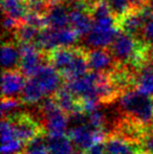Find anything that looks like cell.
<instances>
[{"label": "cell", "mask_w": 153, "mask_h": 154, "mask_svg": "<svg viewBox=\"0 0 153 154\" xmlns=\"http://www.w3.org/2000/svg\"><path fill=\"white\" fill-rule=\"evenodd\" d=\"M70 27L79 35V37L87 36L93 24V18L91 14L86 11L69 10Z\"/></svg>", "instance_id": "16"}, {"label": "cell", "mask_w": 153, "mask_h": 154, "mask_svg": "<svg viewBox=\"0 0 153 154\" xmlns=\"http://www.w3.org/2000/svg\"><path fill=\"white\" fill-rule=\"evenodd\" d=\"M120 29L112 15L93 19V24L85 37V43L91 48H106L112 44Z\"/></svg>", "instance_id": "2"}, {"label": "cell", "mask_w": 153, "mask_h": 154, "mask_svg": "<svg viewBox=\"0 0 153 154\" xmlns=\"http://www.w3.org/2000/svg\"><path fill=\"white\" fill-rule=\"evenodd\" d=\"M25 77L17 69L5 70L2 75V95L3 97H15L22 92L25 86Z\"/></svg>", "instance_id": "14"}, {"label": "cell", "mask_w": 153, "mask_h": 154, "mask_svg": "<svg viewBox=\"0 0 153 154\" xmlns=\"http://www.w3.org/2000/svg\"><path fill=\"white\" fill-rule=\"evenodd\" d=\"M62 1H64V2H67V3L72 4V3H75V2L79 1V0H62Z\"/></svg>", "instance_id": "33"}, {"label": "cell", "mask_w": 153, "mask_h": 154, "mask_svg": "<svg viewBox=\"0 0 153 154\" xmlns=\"http://www.w3.org/2000/svg\"><path fill=\"white\" fill-rule=\"evenodd\" d=\"M54 99L57 102L58 106L61 108L68 116L82 111L81 105L79 100L75 97V94L68 89L67 87H61L57 92L54 94Z\"/></svg>", "instance_id": "17"}, {"label": "cell", "mask_w": 153, "mask_h": 154, "mask_svg": "<svg viewBox=\"0 0 153 154\" xmlns=\"http://www.w3.org/2000/svg\"><path fill=\"white\" fill-rule=\"evenodd\" d=\"M23 154H49L45 136L43 134H40L29 143H27L24 146Z\"/></svg>", "instance_id": "23"}, {"label": "cell", "mask_w": 153, "mask_h": 154, "mask_svg": "<svg viewBox=\"0 0 153 154\" xmlns=\"http://www.w3.org/2000/svg\"><path fill=\"white\" fill-rule=\"evenodd\" d=\"M8 119L12 121L17 137L24 145L44 132L42 126L29 114L16 113L12 116H8Z\"/></svg>", "instance_id": "7"}, {"label": "cell", "mask_w": 153, "mask_h": 154, "mask_svg": "<svg viewBox=\"0 0 153 154\" xmlns=\"http://www.w3.org/2000/svg\"><path fill=\"white\" fill-rule=\"evenodd\" d=\"M39 32L40 31L36 27L31 26L24 22H21L15 31V36H16L17 40L20 42V44H25V43L36 42Z\"/></svg>", "instance_id": "22"}, {"label": "cell", "mask_w": 153, "mask_h": 154, "mask_svg": "<svg viewBox=\"0 0 153 154\" xmlns=\"http://www.w3.org/2000/svg\"><path fill=\"white\" fill-rule=\"evenodd\" d=\"M41 111L44 120V128L47 135H63L68 131L69 116L62 111L54 97L46 99L42 102Z\"/></svg>", "instance_id": "4"}, {"label": "cell", "mask_w": 153, "mask_h": 154, "mask_svg": "<svg viewBox=\"0 0 153 154\" xmlns=\"http://www.w3.org/2000/svg\"><path fill=\"white\" fill-rule=\"evenodd\" d=\"M84 154H105L104 142L93 145L91 148H89L88 150L84 151Z\"/></svg>", "instance_id": "31"}, {"label": "cell", "mask_w": 153, "mask_h": 154, "mask_svg": "<svg viewBox=\"0 0 153 154\" xmlns=\"http://www.w3.org/2000/svg\"><path fill=\"white\" fill-rule=\"evenodd\" d=\"M20 49L15 44L6 42L1 48V64L5 70L16 69L17 65L20 64Z\"/></svg>", "instance_id": "20"}, {"label": "cell", "mask_w": 153, "mask_h": 154, "mask_svg": "<svg viewBox=\"0 0 153 154\" xmlns=\"http://www.w3.org/2000/svg\"><path fill=\"white\" fill-rule=\"evenodd\" d=\"M46 144L48 147L49 154H75V145L67 136L63 135H47Z\"/></svg>", "instance_id": "18"}, {"label": "cell", "mask_w": 153, "mask_h": 154, "mask_svg": "<svg viewBox=\"0 0 153 154\" xmlns=\"http://www.w3.org/2000/svg\"><path fill=\"white\" fill-rule=\"evenodd\" d=\"M88 67L94 72L108 73L116 66L111 51L106 48H92L86 53Z\"/></svg>", "instance_id": "12"}, {"label": "cell", "mask_w": 153, "mask_h": 154, "mask_svg": "<svg viewBox=\"0 0 153 154\" xmlns=\"http://www.w3.org/2000/svg\"><path fill=\"white\" fill-rule=\"evenodd\" d=\"M151 18V12L149 6H147L142 10H131L122 18L118 19L116 23L121 32L136 37L137 35L143 32L146 22Z\"/></svg>", "instance_id": "9"}, {"label": "cell", "mask_w": 153, "mask_h": 154, "mask_svg": "<svg viewBox=\"0 0 153 154\" xmlns=\"http://www.w3.org/2000/svg\"><path fill=\"white\" fill-rule=\"evenodd\" d=\"M20 21L16 20L13 17L8 16V15H4L3 18V27L6 31H16V29L20 24Z\"/></svg>", "instance_id": "30"}, {"label": "cell", "mask_w": 153, "mask_h": 154, "mask_svg": "<svg viewBox=\"0 0 153 154\" xmlns=\"http://www.w3.org/2000/svg\"><path fill=\"white\" fill-rule=\"evenodd\" d=\"M120 108L132 123L153 128V99L139 90H127L120 97Z\"/></svg>", "instance_id": "1"}, {"label": "cell", "mask_w": 153, "mask_h": 154, "mask_svg": "<svg viewBox=\"0 0 153 154\" xmlns=\"http://www.w3.org/2000/svg\"><path fill=\"white\" fill-rule=\"evenodd\" d=\"M20 71L25 78H34L43 65L42 53L34 43L20 44Z\"/></svg>", "instance_id": "8"}, {"label": "cell", "mask_w": 153, "mask_h": 154, "mask_svg": "<svg viewBox=\"0 0 153 154\" xmlns=\"http://www.w3.org/2000/svg\"><path fill=\"white\" fill-rule=\"evenodd\" d=\"M149 8H150V12H151V16H152V19H153V1L151 2V4H150Z\"/></svg>", "instance_id": "34"}, {"label": "cell", "mask_w": 153, "mask_h": 154, "mask_svg": "<svg viewBox=\"0 0 153 154\" xmlns=\"http://www.w3.org/2000/svg\"><path fill=\"white\" fill-rule=\"evenodd\" d=\"M41 86L45 97L55 94L60 89L62 75L51 64H43L37 75L34 77Z\"/></svg>", "instance_id": "13"}, {"label": "cell", "mask_w": 153, "mask_h": 154, "mask_svg": "<svg viewBox=\"0 0 153 154\" xmlns=\"http://www.w3.org/2000/svg\"><path fill=\"white\" fill-rule=\"evenodd\" d=\"M105 154H143L139 144L123 134H111L104 140Z\"/></svg>", "instance_id": "11"}, {"label": "cell", "mask_w": 153, "mask_h": 154, "mask_svg": "<svg viewBox=\"0 0 153 154\" xmlns=\"http://www.w3.org/2000/svg\"><path fill=\"white\" fill-rule=\"evenodd\" d=\"M87 124L96 130H103L105 131L106 127V116L99 109L87 113Z\"/></svg>", "instance_id": "26"}, {"label": "cell", "mask_w": 153, "mask_h": 154, "mask_svg": "<svg viewBox=\"0 0 153 154\" xmlns=\"http://www.w3.org/2000/svg\"><path fill=\"white\" fill-rule=\"evenodd\" d=\"M80 48L75 47H57L47 53V60L60 73L62 77L68 72L76 60Z\"/></svg>", "instance_id": "10"}, {"label": "cell", "mask_w": 153, "mask_h": 154, "mask_svg": "<svg viewBox=\"0 0 153 154\" xmlns=\"http://www.w3.org/2000/svg\"><path fill=\"white\" fill-rule=\"evenodd\" d=\"M1 4L4 15H8L20 22H22L29 12V6L25 0H2Z\"/></svg>", "instance_id": "21"}, {"label": "cell", "mask_w": 153, "mask_h": 154, "mask_svg": "<svg viewBox=\"0 0 153 154\" xmlns=\"http://www.w3.org/2000/svg\"><path fill=\"white\" fill-rule=\"evenodd\" d=\"M46 27L49 29H64L70 25L69 11L61 4L51 5L44 13Z\"/></svg>", "instance_id": "15"}, {"label": "cell", "mask_w": 153, "mask_h": 154, "mask_svg": "<svg viewBox=\"0 0 153 154\" xmlns=\"http://www.w3.org/2000/svg\"><path fill=\"white\" fill-rule=\"evenodd\" d=\"M75 154H84V152H83V151H79V152H76Z\"/></svg>", "instance_id": "35"}, {"label": "cell", "mask_w": 153, "mask_h": 154, "mask_svg": "<svg viewBox=\"0 0 153 154\" xmlns=\"http://www.w3.org/2000/svg\"><path fill=\"white\" fill-rule=\"evenodd\" d=\"M103 72H94L91 71L89 73L82 75L67 81L66 87L75 94L79 101H85V100H96V84L101 78ZM100 102V101H99Z\"/></svg>", "instance_id": "6"}, {"label": "cell", "mask_w": 153, "mask_h": 154, "mask_svg": "<svg viewBox=\"0 0 153 154\" xmlns=\"http://www.w3.org/2000/svg\"><path fill=\"white\" fill-rule=\"evenodd\" d=\"M19 107H20V101L16 97H3L1 102L2 118H8L16 114Z\"/></svg>", "instance_id": "27"}, {"label": "cell", "mask_w": 153, "mask_h": 154, "mask_svg": "<svg viewBox=\"0 0 153 154\" xmlns=\"http://www.w3.org/2000/svg\"><path fill=\"white\" fill-rule=\"evenodd\" d=\"M130 1L132 8H134L135 10H142V8H147L151 0H130Z\"/></svg>", "instance_id": "32"}, {"label": "cell", "mask_w": 153, "mask_h": 154, "mask_svg": "<svg viewBox=\"0 0 153 154\" xmlns=\"http://www.w3.org/2000/svg\"><path fill=\"white\" fill-rule=\"evenodd\" d=\"M105 1L108 4L111 14L116 20L130 12L132 8L130 0H105Z\"/></svg>", "instance_id": "24"}, {"label": "cell", "mask_w": 153, "mask_h": 154, "mask_svg": "<svg viewBox=\"0 0 153 154\" xmlns=\"http://www.w3.org/2000/svg\"><path fill=\"white\" fill-rule=\"evenodd\" d=\"M66 134L70 138L75 147L83 152L91 148L93 145L103 143L106 140L105 131L93 129L87 123L72 125Z\"/></svg>", "instance_id": "5"}, {"label": "cell", "mask_w": 153, "mask_h": 154, "mask_svg": "<svg viewBox=\"0 0 153 154\" xmlns=\"http://www.w3.org/2000/svg\"><path fill=\"white\" fill-rule=\"evenodd\" d=\"M139 144L143 154H153V128L145 130Z\"/></svg>", "instance_id": "28"}, {"label": "cell", "mask_w": 153, "mask_h": 154, "mask_svg": "<svg viewBox=\"0 0 153 154\" xmlns=\"http://www.w3.org/2000/svg\"><path fill=\"white\" fill-rule=\"evenodd\" d=\"M44 97V92L35 78H29L21 92V102L27 105H34L41 102Z\"/></svg>", "instance_id": "19"}, {"label": "cell", "mask_w": 153, "mask_h": 154, "mask_svg": "<svg viewBox=\"0 0 153 154\" xmlns=\"http://www.w3.org/2000/svg\"><path fill=\"white\" fill-rule=\"evenodd\" d=\"M79 38V35L70 26L58 29L45 27L39 32L35 43L41 51L48 53L57 47H72Z\"/></svg>", "instance_id": "3"}, {"label": "cell", "mask_w": 153, "mask_h": 154, "mask_svg": "<svg viewBox=\"0 0 153 154\" xmlns=\"http://www.w3.org/2000/svg\"><path fill=\"white\" fill-rule=\"evenodd\" d=\"M142 36H143V41L146 43V45L149 48L153 49V19L152 18L149 19L146 22L143 32H142Z\"/></svg>", "instance_id": "29"}, {"label": "cell", "mask_w": 153, "mask_h": 154, "mask_svg": "<svg viewBox=\"0 0 153 154\" xmlns=\"http://www.w3.org/2000/svg\"><path fill=\"white\" fill-rule=\"evenodd\" d=\"M22 22L26 23V24L31 25V26L36 27L39 31H42L43 29L46 27L44 14H41V13H37V12H32V11L27 12V14L25 15Z\"/></svg>", "instance_id": "25"}]
</instances>
